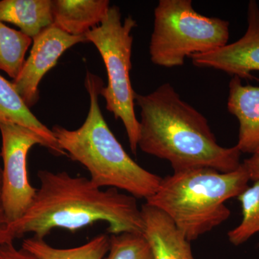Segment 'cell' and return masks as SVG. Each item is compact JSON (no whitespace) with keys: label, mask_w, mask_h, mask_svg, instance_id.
<instances>
[{"label":"cell","mask_w":259,"mask_h":259,"mask_svg":"<svg viewBox=\"0 0 259 259\" xmlns=\"http://www.w3.org/2000/svg\"><path fill=\"white\" fill-rule=\"evenodd\" d=\"M85 88L90 99L86 120L76 130L54 126L56 141L67 156L88 169L97 187L122 190L146 200L156 193L162 177L136 163L107 125L99 105L104 88L101 78L88 71Z\"/></svg>","instance_id":"3957f363"},{"label":"cell","mask_w":259,"mask_h":259,"mask_svg":"<svg viewBox=\"0 0 259 259\" xmlns=\"http://www.w3.org/2000/svg\"><path fill=\"white\" fill-rule=\"evenodd\" d=\"M52 7L54 25L75 36L99 26L110 8L108 0H54Z\"/></svg>","instance_id":"7c38bea8"},{"label":"cell","mask_w":259,"mask_h":259,"mask_svg":"<svg viewBox=\"0 0 259 259\" xmlns=\"http://www.w3.org/2000/svg\"><path fill=\"white\" fill-rule=\"evenodd\" d=\"M40 187L30 207L10 223L15 238L26 233L44 239L54 229L71 233L98 222L107 224L110 235L143 233L144 221L136 197L114 188L97 187L90 178L66 171L37 172Z\"/></svg>","instance_id":"6da1fadb"},{"label":"cell","mask_w":259,"mask_h":259,"mask_svg":"<svg viewBox=\"0 0 259 259\" xmlns=\"http://www.w3.org/2000/svg\"><path fill=\"white\" fill-rule=\"evenodd\" d=\"M32 42L28 59L18 77L12 82L29 108L38 101L39 84L44 76L56 66L61 56L76 44L88 41L85 35H69L53 23L34 37Z\"/></svg>","instance_id":"ba28073f"},{"label":"cell","mask_w":259,"mask_h":259,"mask_svg":"<svg viewBox=\"0 0 259 259\" xmlns=\"http://www.w3.org/2000/svg\"><path fill=\"white\" fill-rule=\"evenodd\" d=\"M137 26L136 20L128 16L122 21L118 7H110L96 28L85 34L88 42L95 46L107 70L108 82L100 95L106 101V109L125 127L130 147L137 152L139 139V120L135 113V93L130 72L132 69V32Z\"/></svg>","instance_id":"8992f818"},{"label":"cell","mask_w":259,"mask_h":259,"mask_svg":"<svg viewBox=\"0 0 259 259\" xmlns=\"http://www.w3.org/2000/svg\"><path fill=\"white\" fill-rule=\"evenodd\" d=\"M105 259H154L143 233L110 235V249Z\"/></svg>","instance_id":"ac0fdd59"},{"label":"cell","mask_w":259,"mask_h":259,"mask_svg":"<svg viewBox=\"0 0 259 259\" xmlns=\"http://www.w3.org/2000/svg\"><path fill=\"white\" fill-rule=\"evenodd\" d=\"M22 248L38 259H104L110 249V235H99L79 246L59 248L44 239L32 237L24 240Z\"/></svg>","instance_id":"9a60e30c"},{"label":"cell","mask_w":259,"mask_h":259,"mask_svg":"<svg viewBox=\"0 0 259 259\" xmlns=\"http://www.w3.org/2000/svg\"><path fill=\"white\" fill-rule=\"evenodd\" d=\"M241 203L240 224L228 233V241L238 246L259 233V180L248 186L238 197Z\"/></svg>","instance_id":"e0dca14e"},{"label":"cell","mask_w":259,"mask_h":259,"mask_svg":"<svg viewBox=\"0 0 259 259\" xmlns=\"http://www.w3.org/2000/svg\"><path fill=\"white\" fill-rule=\"evenodd\" d=\"M135 102L141 109L138 146L168 161L174 172L199 168L231 172L241 166L239 149L218 144L207 119L171 83L147 95L136 93Z\"/></svg>","instance_id":"7a4b0ae2"},{"label":"cell","mask_w":259,"mask_h":259,"mask_svg":"<svg viewBox=\"0 0 259 259\" xmlns=\"http://www.w3.org/2000/svg\"><path fill=\"white\" fill-rule=\"evenodd\" d=\"M197 67L219 70L240 79H253L259 71V5L250 0L247 6V29L236 41L190 58Z\"/></svg>","instance_id":"9c48e42d"},{"label":"cell","mask_w":259,"mask_h":259,"mask_svg":"<svg viewBox=\"0 0 259 259\" xmlns=\"http://www.w3.org/2000/svg\"><path fill=\"white\" fill-rule=\"evenodd\" d=\"M227 107L239 123L236 147L241 153H259V87L243 84L232 76Z\"/></svg>","instance_id":"30bf717a"},{"label":"cell","mask_w":259,"mask_h":259,"mask_svg":"<svg viewBox=\"0 0 259 259\" xmlns=\"http://www.w3.org/2000/svg\"><path fill=\"white\" fill-rule=\"evenodd\" d=\"M242 164L246 170L250 181L255 182L259 180V153L250 155V157L245 159Z\"/></svg>","instance_id":"44dd1931"},{"label":"cell","mask_w":259,"mask_h":259,"mask_svg":"<svg viewBox=\"0 0 259 259\" xmlns=\"http://www.w3.org/2000/svg\"><path fill=\"white\" fill-rule=\"evenodd\" d=\"M32 42L31 37L0 21V70L16 79L23 69L25 54Z\"/></svg>","instance_id":"2e32d148"},{"label":"cell","mask_w":259,"mask_h":259,"mask_svg":"<svg viewBox=\"0 0 259 259\" xmlns=\"http://www.w3.org/2000/svg\"><path fill=\"white\" fill-rule=\"evenodd\" d=\"M153 15L150 58L161 67H180L191 56L216 50L229 40V22L197 13L192 0H160Z\"/></svg>","instance_id":"5b68a950"},{"label":"cell","mask_w":259,"mask_h":259,"mask_svg":"<svg viewBox=\"0 0 259 259\" xmlns=\"http://www.w3.org/2000/svg\"><path fill=\"white\" fill-rule=\"evenodd\" d=\"M0 158H1V155H0ZM3 171V168H2L1 165H0V172Z\"/></svg>","instance_id":"7402d4cb"},{"label":"cell","mask_w":259,"mask_h":259,"mask_svg":"<svg viewBox=\"0 0 259 259\" xmlns=\"http://www.w3.org/2000/svg\"><path fill=\"white\" fill-rule=\"evenodd\" d=\"M0 21L16 25L31 37L38 35L54 23L51 0H2Z\"/></svg>","instance_id":"5bb4252c"},{"label":"cell","mask_w":259,"mask_h":259,"mask_svg":"<svg viewBox=\"0 0 259 259\" xmlns=\"http://www.w3.org/2000/svg\"><path fill=\"white\" fill-rule=\"evenodd\" d=\"M141 210L143 235L154 259H194L191 242L166 214L146 202L141 206Z\"/></svg>","instance_id":"8fae6325"},{"label":"cell","mask_w":259,"mask_h":259,"mask_svg":"<svg viewBox=\"0 0 259 259\" xmlns=\"http://www.w3.org/2000/svg\"><path fill=\"white\" fill-rule=\"evenodd\" d=\"M250 181L242 163L231 172L209 168L174 172L162 178L156 193L146 202L166 214L192 242L230 218L226 202L238 197Z\"/></svg>","instance_id":"277c9868"},{"label":"cell","mask_w":259,"mask_h":259,"mask_svg":"<svg viewBox=\"0 0 259 259\" xmlns=\"http://www.w3.org/2000/svg\"><path fill=\"white\" fill-rule=\"evenodd\" d=\"M3 166L2 198L10 224L20 219L31 205L37 189L29 181L27 159L35 145L47 143L31 130L13 122H0Z\"/></svg>","instance_id":"52a82bcc"},{"label":"cell","mask_w":259,"mask_h":259,"mask_svg":"<svg viewBox=\"0 0 259 259\" xmlns=\"http://www.w3.org/2000/svg\"><path fill=\"white\" fill-rule=\"evenodd\" d=\"M0 259H38L35 255L24 249L17 248L13 243L0 245Z\"/></svg>","instance_id":"ffe728a7"},{"label":"cell","mask_w":259,"mask_h":259,"mask_svg":"<svg viewBox=\"0 0 259 259\" xmlns=\"http://www.w3.org/2000/svg\"><path fill=\"white\" fill-rule=\"evenodd\" d=\"M2 172H0V245L13 243L15 239L10 231V222L7 217L2 198Z\"/></svg>","instance_id":"d6986e66"},{"label":"cell","mask_w":259,"mask_h":259,"mask_svg":"<svg viewBox=\"0 0 259 259\" xmlns=\"http://www.w3.org/2000/svg\"><path fill=\"white\" fill-rule=\"evenodd\" d=\"M13 122L31 130L47 144V148L56 156H67L59 146L52 130L49 129L32 114L13 87L0 75V122Z\"/></svg>","instance_id":"4fadbf2b"}]
</instances>
